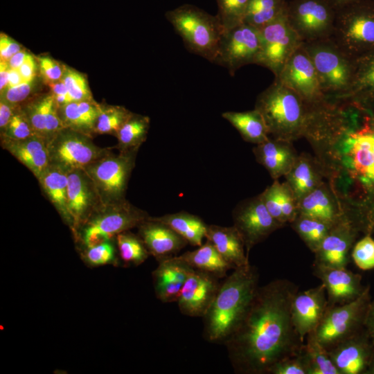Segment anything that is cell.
Returning a JSON list of instances; mask_svg holds the SVG:
<instances>
[{
  "label": "cell",
  "mask_w": 374,
  "mask_h": 374,
  "mask_svg": "<svg viewBox=\"0 0 374 374\" xmlns=\"http://www.w3.org/2000/svg\"><path fill=\"white\" fill-rule=\"evenodd\" d=\"M328 308L327 294L323 283L295 294L291 305V318L303 342L308 335L316 330Z\"/></svg>",
  "instance_id": "obj_21"
},
{
  "label": "cell",
  "mask_w": 374,
  "mask_h": 374,
  "mask_svg": "<svg viewBox=\"0 0 374 374\" xmlns=\"http://www.w3.org/2000/svg\"><path fill=\"white\" fill-rule=\"evenodd\" d=\"M328 351L339 374H364L374 353V344L364 328Z\"/></svg>",
  "instance_id": "obj_20"
},
{
  "label": "cell",
  "mask_w": 374,
  "mask_h": 374,
  "mask_svg": "<svg viewBox=\"0 0 374 374\" xmlns=\"http://www.w3.org/2000/svg\"><path fill=\"white\" fill-rule=\"evenodd\" d=\"M260 51L259 30L243 23L223 33L214 63L225 67L233 75L244 65L256 64Z\"/></svg>",
  "instance_id": "obj_14"
},
{
  "label": "cell",
  "mask_w": 374,
  "mask_h": 374,
  "mask_svg": "<svg viewBox=\"0 0 374 374\" xmlns=\"http://www.w3.org/2000/svg\"><path fill=\"white\" fill-rule=\"evenodd\" d=\"M100 103L94 100L73 101L58 107L63 127L93 137Z\"/></svg>",
  "instance_id": "obj_33"
},
{
  "label": "cell",
  "mask_w": 374,
  "mask_h": 374,
  "mask_svg": "<svg viewBox=\"0 0 374 374\" xmlns=\"http://www.w3.org/2000/svg\"><path fill=\"white\" fill-rule=\"evenodd\" d=\"M359 231V228L348 214L344 215L334 223L319 249L314 253L313 265L346 268L350 262V251Z\"/></svg>",
  "instance_id": "obj_17"
},
{
  "label": "cell",
  "mask_w": 374,
  "mask_h": 374,
  "mask_svg": "<svg viewBox=\"0 0 374 374\" xmlns=\"http://www.w3.org/2000/svg\"><path fill=\"white\" fill-rule=\"evenodd\" d=\"M132 112L123 106L100 103L95 134H111L116 137Z\"/></svg>",
  "instance_id": "obj_43"
},
{
  "label": "cell",
  "mask_w": 374,
  "mask_h": 374,
  "mask_svg": "<svg viewBox=\"0 0 374 374\" xmlns=\"http://www.w3.org/2000/svg\"><path fill=\"white\" fill-rule=\"evenodd\" d=\"M213 274L194 269L189 274L177 301L181 313L203 317L214 301L222 282Z\"/></svg>",
  "instance_id": "obj_19"
},
{
  "label": "cell",
  "mask_w": 374,
  "mask_h": 374,
  "mask_svg": "<svg viewBox=\"0 0 374 374\" xmlns=\"http://www.w3.org/2000/svg\"><path fill=\"white\" fill-rule=\"evenodd\" d=\"M150 215L127 200L103 205L83 224L74 238L78 249L109 240L123 231L138 227Z\"/></svg>",
  "instance_id": "obj_7"
},
{
  "label": "cell",
  "mask_w": 374,
  "mask_h": 374,
  "mask_svg": "<svg viewBox=\"0 0 374 374\" xmlns=\"http://www.w3.org/2000/svg\"><path fill=\"white\" fill-rule=\"evenodd\" d=\"M47 84L58 107L71 102L66 87L62 80Z\"/></svg>",
  "instance_id": "obj_53"
},
{
  "label": "cell",
  "mask_w": 374,
  "mask_h": 374,
  "mask_svg": "<svg viewBox=\"0 0 374 374\" xmlns=\"http://www.w3.org/2000/svg\"><path fill=\"white\" fill-rule=\"evenodd\" d=\"M371 301L370 286L367 285L355 300L341 305L328 306L313 332L319 343L328 350L362 330Z\"/></svg>",
  "instance_id": "obj_10"
},
{
  "label": "cell",
  "mask_w": 374,
  "mask_h": 374,
  "mask_svg": "<svg viewBox=\"0 0 374 374\" xmlns=\"http://www.w3.org/2000/svg\"><path fill=\"white\" fill-rule=\"evenodd\" d=\"M62 80L66 87L71 102L93 100L85 75L66 66Z\"/></svg>",
  "instance_id": "obj_46"
},
{
  "label": "cell",
  "mask_w": 374,
  "mask_h": 374,
  "mask_svg": "<svg viewBox=\"0 0 374 374\" xmlns=\"http://www.w3.org/2000/svg\"><path fill=\"white\" fill-rule=\"evenodd\" d=\"M103 206L95 186L84 170L68 172L67 206L73 238L83 224Z\"/></svg>",
  "instance_id": "obj_18"
},
{
  "label": "cell",
  "mask_w": 374,
  "mask_h": 374,
  "mask_svg": "<svg viewBox=\"0 0 374 374\" xmlns=\"http://www.w3.org/2000/svg\"><path fill=\"white\" fill-rule=\"evenodd\" d=\"M30 53L23 48L15 54L8 61V64L12 69H18L24 63Z\"/></svg>",
  "instance_id": "obj_57"
},
{
  "label": "cell",
  "mask_w": 374,
  "mask_h": 374,
  "mask_svg": "<svg viewBox=\"0 0 374 374\" xmlns=\"http://www.w3.org/2000/svg\"><path fill=\"white\" fill-rule=\"evenodd\" d=\"M305 340L301 351L307 374H339L328 350L319 343L314 332L308 335Z\"/></svg>",
  "instance_id": "obj_39"
},
{
  "label": "cell",
  "mask_w": 374,
  "mask_h": 374,
  "mask_svg": "<svg viewBox=\"0 0 374 374\" xmlns=\"http://www.w3.org/2000/svg\"><path fill=\"white\" fill-rule=\"evenodd\" d=\"M330 3L336 9L338 10L344 6H348L353 3L361 0H328Z\"/></svg>",
  "instance_id": "obj_60"
},
{
  "label": "cell",
  "mask_w": 374,
  "mask_h": 374,
  "mask_svg": "<svg viewBox=\"0 0 374 374\" xmlns=\"http://www.w3.org/2000/svg\"><path fill=\"white\" fill-rule=\"evenodd\" d=\"M302 45L313 62L325 96L343 98L351 85L355 58L344 52L331 37Z\"/></svg>",
  "instance_id": "obj_6"
},
{
  "label": "cell",
  "mask_w": 374,
  "mask_h": 374,
  "mask_svg": "<svg viewBox=\"0 0 374 374\" xmlns=\"http://www.w3.org/2000/svg\"><path fill=\"white\" fill-rule=\"evenodd\" d=\"M254 108L261 114L269 136L292 142L304 136L307 105L278 78L258 96Z\"/></svg>",
  "instance_id": "obj_4"
},
{
  "label": "cell",
  "mask_w": 374,
  "mask_h": 374,
  "mask_svg": "<svg viewBox=\"0 0 374 374\" xmlns=\"http://www.w3.org/2000/svg\"><path fill=\"white\" fill-rule=\"evenodd\" d=\"M364 374H374V353Z\"/></svg>",
  "instance_id": "obj_61"
},
{
  "label": "cell",
  "mask_w": 374,
  "mask_h": 374,
  "mask_svg": "<svg viewBox=\"0 0 374 374\" xmlns=\"http://www.w3.org/2000/svg\"><path fill=\"white\" fill-rule=\"evenodd\" d=\"M222 116L229 121L247 142L259 144L269 137L261 114L255 108L246 112H226Z\"/></svg>",
  "instance_id": "obj_35"
},
{
  "label": "cell",
  "mask_w": 374,
  "mask_h": 374,
  "mask_svg": "<svg viewBox=\"0 0 374 374\" xmlns=\"http://www.w3.org/2000/svg\"><path fill=\"white\" fill-rule=\"evenodd\" d=\"M37 66L38 64L35 58L30 53L18 69L24 82H30L35 79Z\"/></svg>",
  "instance_id": "obj_54"
},
{
  "label": "cell",
  "mask_w": 374,
  "mask_h": 374,
  "mask_svg": "<svg viewBox=\"0 0 374 374\" xmlns=\"http://www.w3.org/2000/svg\"><path fill=\"white\" fill-rule=\"evenodd\" d=\"M275 78L295 91L308 105L326 98L313 62L302 44L290 56Z\"/></svg>",
  "instance_id": "obj_16"
},
{
  "label": "cell",
  "mask_w": 374,
  "mask_h": 374,
  "mask_svg": "<svg viewBox=\"0 0 374 374\" xmlns=\"http://www.w3.org/2000/svg\"><path fill=\"white\" fill-rule=\"evenodd\" d=\"M38 69L46 84L62 80L66 66L47 56L37 57Z\"/></svg>",
  "instance_id": "obj_50"
},
{
  "label": "cell",
  "mask_w": 374,
  "mask_h": 374,
  "mask_svg": "<svg viewBox=\"0 0 374 374\" xmlns=\"http://www.w3.org/2000/svg\"><path fill=\"white\" fill-rule=\"evenodd\" d=\"M194 269L208 272L219 278L226 276L233 267L223 258L213 244L208 240L193 251L177 256Z\"/></svg>",
  "instance_id": "obj_34"
},
{
  "label": "cell",
  "mask_w": 374,
  "mask_h": 374,
  "mask_svg": "<svg viewBox=\"0 0 374 374\" xmlns=\"http://www.w3.org/2000/svg\"><path fill=\"white\" fill-rule=\"evenodd\" d=\"M374 92V51L355 60L351 85L346 95L340 100L352 99Z\"/></svg>",
  "instance_id": "obj_38"
},
{
  "label": "cell",
  "mask_w": 374,
  "mask_h": 374,
  "mask_svg": "<svg viewBox=\"0 0 374 374\" xmlns=\"http://www.w3.org/2000/svg\"><path fill=\"white\" fill-rule=\"evenodd\" d=\"M35 79L15 87L6 88L0 92V99L15 107L21 105L33 97L35 89Z\"/></svg>",
  "instance_id": "obj_49"
},
{
  "label": "cell",
  "mask_w": 374,
  "mask_h": 374,
  "mask_svg": "<svg viewBox=\"0 0 374 374\" xmlns=\"http://www.w3.org/2000/svg\"><path fill=\"white\" fill-rule=\"evenodd\" d=\"M291 224L307 247L314 253L334 223L299 213Z\"/></svg>",
  "instance_id": "obj_40"
},
{
  "label": "cell",
  "mask_w": 374,
  "mask_h": 374,
  "mask_svg": "<svg viewBox=\"0 0 374 374\" xmlns=\"http://www.w3.org/2000/svg\"><path fill=\"white\" fill-rule=\"evenodd\" d=\"M260 195L269 213L283 226L292 223L298 215V200L286 181L280 183L275 179Z\"/></svg>",
  "instance_id": "obj_31"
},
{
  "label": "cell",
  "mask_w": 374,
  "mask_h": 374,
  "mask_svg": "<svg viewBox=\"0 0 374 374\" xmlns=\"http://www.w3.org/2000/svg\"><path fill=\"white\" fill-rule=\"evenodd\" d=\"M233 226L240 234L249 256L250 250L283 227L267 209L260 194L238 203L232 212Z\"/></svg>",
  "instance_id": "obj_15"
},
{
  "label": "cell",
  "mask_w": 374,
  "mask_h": 374,
  "mask_svg": "<svg viewBox=\"0 0 374 374\" xmlns=\"http://www.w3.org/2000/svg\"><path fill=\"white\" fill-rule=\"evenodd\" d=\"M259 274L250 264L236 268L222 282L204 318L203 335L212 343H222L244 316L258 289Z\"/></svg>",
  "instance_id": "obj_3"
},
{
  "label": "cell",
  "mask_w": 374,
  "mask_h": 374,
  "mask_svg": "<svg viewBox=\"0 0 374 374\" xmlns=\"http://www.w3.org/2000/svg\"><path fill=\"white\" fill-rule=\"evenodd\" d=\"M150 123L148 116L132 112L116 136L115 148L119 152L139 150L147 139Z\"/></svg>",
  "instance_id": "obj_37"
},
{
  "label": "cell",
  "mask_w": 374,
  "mask_h": 374,
  "mask_svg": "<svg viewBox=\"0 0 374 374\" xmlns=\"http://www.w3.org/2000/svg\"><path fill=\"white\" fill-rule=\"evenodd\" d=\"M49 161L66 172L84 170L111 151L97 146L91 137L64 127L48 143Z\"/></svg>",
  "instance_id": "obj_12"
},
{
  "label": "cell",
  "mask_w": 374,
  "mask_h": 374,
  "mask_svg": "<svg viewBox=\"0 0 374 374\" xmlns=\"http://www.w3.org/2000/svg\"><path fill=\"white\" fill-rule=\"evenodd\" d=\"M20 106L35 134L44 139L46 144L64 128L59 107L51 92L33 96Z\"/></svg>",
  "instance_id": "obj_24"
},
{
  "label": "cell",
  "mask_w": 374,
  "mask_h": 374,
  "mask_svg": "<svg viewBox=\"0 0 374 374\" xmlns=\"http://www.w3.org/2000/svg\"><path fill=\"white\" fill-rule=\"evenodd\" d=\"M298 291L285 278L258 287L244 316L224 342L235 373L269 374L276 363L301 351L305 342L291 318Z\"/></svg>",
  "instance_id": "obj_1"
},
{
  "label": "cell",
  "mask_w": 374,
  "mask_h": 374,
  "mask_svg": "<svg viewBox=\"0 0 374 374\" xmlns=\"http://www.w3.org/2000/svg\"><path fill=\"white\" fill-rule=\"evenodd\" d=\"M260 51L256 64L269 69L278 77L302 41L290 26L285 14L259 29Z\"/></svg>",
  "instance_id": "obj_13"
},
{
  "label": "cell",
  "mask_w": 374,
  "mask_h": 374,
  "mask_svg": "<svg viewBox=\"0 0 374 374\" xmlns=\"http://www.w3.org/2000/svg\"><path fill=\"white\" fill-rule=\"evenodd\" d=\"M286 0H250L244 23L258 30L285 13Z\"/></svg>",
  "instance_id": "obj_41"
},
{
  "label": "cell",
  "mask_w": 374,
  "mask_h": 374,
  "mask_svg": "<svg viewBox=\"0 0 374 374\" xmlns=\"http://www.w3.org/2000/svg\"><path fill=\"white\" fill-rule=\"evenodd\" d=\"M350 256L358 268L362 270L374 268V239L371 234H366L354 244Z\"/></svg>",
  "instance_id": "obj_48"
},
{
  "label": "cell",
  "mask_w": 374,
  "mask_h": 374,
  "mask_svg": "<svg viewBox=\"0 0 374 374\" xmlns=\"http://www.w3.org/2000/svg\"><path fill=\"white\" fill-rule=\"evenodd\" d=\"M10 70L8 62L0 60V92L8 87Z\"/></svg>",
  "instance_id": "obj_58"
},
{
  "label": "cell",
  "mask_w": 374,
  "mask_h": 374,
  "mask_svg": "<svg viewBox=\"0 0 374 374\" xmlns=\"http://www.w3.org/2000/svg\"><path fill=\"white\" fill-rule=\"evenodd\" d=\"M341 120L327 134L313 141L342 179L349 211L362 231H374V92L345 100Z\"/></svg>",
  "instance_id": "obj_2"
},
{
  "label": "cell",
  "mask_w": 374,
  "mask_h": 374,
  "mask_svg": "<svg viewBox=\"0 0 374 374\" xmlns=\"http://www.w3.org/2000/svg\"><path fill=\"white\" fill-rule=\"evenodd\" d=\"M206 238L233 269L249 264L244 241L233 225H208Z\"/></svg>",
  "instance_id": "obj_28"
},
{
  "label": "cell",
  "mask_w": 374,
  "mask_h": 374,
  "mask_svg": "<svg viewBox=\"0 0 374 374\" xmlns=\"http://www.w3.org/2000/svg\"><path fill=\"white\" fill-rule=\"evenodd\" d=\"M17 107L12 106L3 100L0 99L1 132H2L8 125Z\"/></svg>",
  "instance_id": "obj_55"
},
{
  "label": "cell",
  "mask_w": 374,
  "mask_h": 374,
  "mask_svg": "<svg viewBox=\"0 0 374 374\" xmlns=\"http://www.w3.org/2000/svg\"><path fill=\"white\" fill-rule=\"evenodd\" d=\"M337 10L328 0H286L288 23L303 43L331 37Z\"/></svg>",
  "instance_id": "obj_11"
},
{
  "label": "cell",
  "mask_w": 374,
  "mask_h": 374,
  "mask_svg": "<svg viewBox=\"0 0 374 374\" xmlns=\"http://www.w3.org/2000/svg\"><path fill=\"white\" fill-rule=\"evenodd\" d=\"M25 82L18 69H10L7 87H12ZM6 87V88H7Z\"/></svg>",
  "instance_id": "obj_59"
},
{
  "label": "cell",
  "mask_w": 374,
  "mask_h": 374,
  "mask_svg": "<svg viewBox=\"0 0 374 374\" xmlns=\"http://www.w3.org/2000/svg\"><path fill=\"white\" fill-rule=\"evenodd\" d=\"M20 44L3 33L0 35V60L8 61L15 54L22 50Z\"/></svg>",
  "instance_id": "obj_52"
},
{
  "label": "cell",
  "mask_w": 374,
  "mask_h": 374,
  "mask_svg": "<svg viewBox=\"0 0 374 374\" xmlns=\"http://www.w3.org/2000/svg\"><path fill=\"white\" fill-rule=\"evenodd\" d=\"M152 271L155 294L163 303L177 302L183 285L193 269L177 256L162 260Z\"/></svg>",
  "instance_id": "obj_25"
},
{
  "label": "cell",
  "mask_w": 374,
  "mask_h": 374,
  "mask_svg": "<svg viewBox=\"0 0 374 374\" xmlns=\"http://www.w3.org/2000/svg\"><path fill=\"white\" fill-rule=\"evenodd\" d=\"M36 135L25 114L18 106L5 130L1 132V138L12 140L26 139Z\"/></svg>",
  "instance_id": "obj_47"
},
{
  "label": "cell",
  "mask_w": 374,
  "mask_h": 374,
  "mask_svg": "<svg viewBox=\"0 0 374 374\" xmlns=\"http://www.w3.org/2000/svg\"><path fill=\"white\" fill-rule=\"evenodd\" d=\"M79 251L82 261L91 267L107 265L117 266L120 263L115 239Z\"/></svg>",
  "instance_id": "obj_44"
},
{
  "label": "cell",
  "mask_w": 374,
  "mask_h": 374,
  "mask_svg": "<svg viewBox=\"0 0 374 374\" xmlns=\"http://www.w3.org/2000/svg\"><path fill=\"white\" fill-rule=\"evenodd\" d=\"M269 374H307L302 351L276 363L271 369Z\"/></svg>",
  "instance_id": "obj_51"
},
{
  "label": "cell",
  "mask_w": 374,
  "mask_h": 374,
  "mask_svg": "<svg viewBox=\"0 0 374 374\" xmlns=\"http://www.w3.org/2000/svg\"><path fill=\"white\" fill-rule=\"evenodd\" d=\"M364 328L374 344V300L371 301L368 306Z\"/></svg>",
  "instance_id": "obj_56"
},
{
  "label": "cell",
  "mask_w": 374,
  "mask_h": 374,
  "mask_svg": "<svg viewBox=\"0 0 374 374\" xmlns=\"http://www.w3.org/2000/svg\"><path fill=\"white\" fill-rule=\"evenodd\" d=\"M37 181L43 193L71 230L72 222L67 206L68 172L50 163Z\"/></svg>",
  "instance_id": "obj_32"
},
{
  "label": "cell",
  "mask_w": 374,
  "mask_h": 374,
  "mask_svg": "<svg viewBox=\"0 0 374 374\" xmlns=\"http://www.w3.org/2000/svg\"><path fill=\"white\" fill-rule=\"evenodd\" d=\"M313 273L325 286L330 307L344 305L355 300L366 288L362 284V276L346 267L313 265Z\"/></svg>",
  "instance_id": "obj_22"
},
{
  "label": "cell",
  "mask_w": 374,
  "mask_h": 374,
  "mask_svg": "<svg viewBox=\"0 0 374 374\" xmlns=\"http://www.w3.org/2000/svg\"><path fill=\"white\" fill-rule=\"evenodd\" d=\"M138 150L119 152L118 154L110 151L84 169L92 180L103 205L125 199Z\"/></svg>",
  "instance_id": "obj_9"
},
{
  "label": "cell",
  "mask_w": 374,
  "mask_h": 374,
  "mask_svg": "<svg viewBox=\"0 0 374 374\" xmlns=\"http://www.w3.org/2000/svg\"><path fill=\"white\" fill-rule=\"evenodd\" d=\"M256 160L269 172L272 179L285 176L294 164L297 154L291 141L271 136L253 148Z\"/></svg>",
  "instance_id": "obj_26"
},
{
  "label": "cell",
  "mask_w": 374,
  "mask_h": 374,
  "mask_svg": "<svg viewBox=\"0 0 374 374\" xmlns=\"http://www.w3.org/2000/svg\"><path fill=\"white\" fill-rule=\"evenodd\" d=\"M323 166L310 155L299 154L289 172L286 182L299 201L323 181Z\"/></svg>",
  "instance_id": "obj_29"
},
{
  "label": "cell",
  "mask_w": 374,
  "mask_h": 374,
  "mask_svg": "<svg viewBox=\"0 0 374 374\" xmlns=\"http://www.w3.org/2000/svg\"><path fill=\"white\" fill-rule=\"evenodd\" d=\"M331 39L353 58L374 51V0L337 10Z\"/></svg>",
  "instance_id": "obj_8"
},
{
  "label": "cell",
  "mask_w": 374,
  "mask_h": 374,
  "mask_svg": "<svg viewBox=\"0 0 374 374\" xmlns=\"http://www.w3.org/2000/svg\"><path fill=\"white\" fill-rule=\"evenodd\" d=\"M250 0H217V17L224 32L244 23Z\"/></svg>",
  "instance_id": "obj_45"
},
{
  "label": "cell",
  "mask_w": 374,
  "mask_h": 374,
  "mask_svg": "<svg viewBox=\"0 0 374 374\" xmlns=\"http://www.w3.org/2000/svg\"><path fill=\"white\" fill-rule=\"evenodd\" d=\"M299 213L335 223L346 213L326 184L317 188L299 201Z\"/></svg>",
  "instance_id": "obj_30"
},
{
  "label": "cell",
  "mask_w": 374,
  "mask_h": 374,
  "mask_svg": "<svg viewBox=\"0 0 374 374\" xmlns=\"http://www.w3.org/2000/svg\"><path fill=\"white\" fill-rule=\"evenodd\" d=\"M152 217L170 226L192 246H201L206 238L208 225L197 215L180 211Z\"/></svg>",
  "instance_id": "obj_36"
},
{
  "label": "cell",
  "mask_w": 374,
  "mask_h": 374,
  "mask_svg": "<svg viewBox=\"0 0 374 374\" xmlns=\"http://www.w3.org/2000/svg\"><path fill=\"white\" fill-rule=\"evenodd\" d=\"M165 15L189 51L215 62L224 33L217 15L190 4L168 10Z\"/></svg>",
  "instance_id": "obj_5"
},
{
  "label": "cell",
  "mask_w": 374,
  "mask_h": 374,
  "mask_svg": "<svg viewBox=\"0 0 374 374\" xmlns=\"http://www.w3.org/2000/svg\"><path fill=\"white\" fill-rule=\"evenodd\" d=\"M1 145L26 166L37 179L50 164L46 142L37 135L22 140L1 138Z\"/></svg>",
  "instance_id": "obj_27"
},
{
  "label": "cell",
  "mask_w": 374,
  "mask_h": 374,
  "mask_svg": "<svg viewBox=\"0 0 374 374\" xmlns=\"http://www.w3.org/2000/svg\"><path fill=\"white\" fill-rule=\"evenodd\" d=\"M138 235L143 240L150 255L159 262L175 256L188 243L168 225L157 221L152 216L138 227Z\"/></svg>",
  "instance_id": "obj_23"
},
{
  "label": "cell",
  "mask_w": 374,
  "mask_h": 374,
  "mask_svg": "<svg viewBox=\"0 0 374 374\" xmlns=\"http://www.w3.org/2000/svg\"><path fill=\"white\" fill-rule=\"evenodd\" d=\"M115 241L119 260L125 266H139L150 255L139 235L130 230L118 233Z\"/></svg>",
  "instance_id": "obj_42"
}]
</instances>
